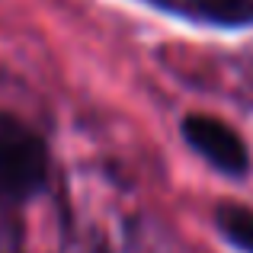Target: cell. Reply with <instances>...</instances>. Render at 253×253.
<instances>
[{
    "label": "cell",
    "mask_w": 253,
    "mask_h": 253,
    "mask_svg": "<svg viewBox=\"0 0 253 253\" xmlns=\"http://www.w3.org/2000/svg\"><path fill=\"white\" fill-rule=\"evenodd\" d=\"M48 179V148L23 119L0 112V196L29 199Z\"/></svg>",
    "instance_id": "1"
},
{
    "label": "cell",
    "mask_w": 253,
    "mask_h": 253,
    "mask_svg": "<svg viewBox=\"0 0 253 253\" xmlns=\"http://www.w3.org/2000/svg\"><path fill=\"white\" fill-rule=\"evenodd\" d=\"M183 138L221 173L241 176L250 167V154L244 138L228 122L215 116H186L183 119Z\"/></svg>",
    "instance_id": "2"
},
{
    "label": "cell",
    "mask_w": 253,
    "mask_h": 253,
    "mask_svg": "<svg viewBox=\"0 0 253 253\" xmlns=\"http://www.w3.org/2000/svg\"><path fill=\"white\" fill-rule=\"evenodd\" d=\"M154 3L183 10L199 19H211V23H228V26L253 19V0H154Z\"/></svg>",
    "instance_id": "3"
},
{
    "label": "cell",
    "mask_w": 253,
    "mask_h": 253,
    "mask_svg": "<svg viewBox=\"0 0 253 253\" xmlns=\"http://www.w3.org/2000/svg\"><path fill=\"white\" fill-rule=\"evenodd\" d=\"M215 221H218V231L237 250L253 253V211L250 209H244V205H221Z\"/></svg>",
    "instance_id": "4"
}]
</instances>
